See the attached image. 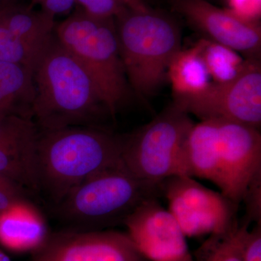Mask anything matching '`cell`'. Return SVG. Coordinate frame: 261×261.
<instances>
[{"mask_svg":"<svg viewBox=\"0 0 261 261\" xmlns=\"http://www.w3.org/2000/svg\"><path fill=\"white\" fill-rule=\"evenodd\" d=\"M27 199V190L18 183L0 174V212L18 201Z\"/></svg>","mask_w":261,"mask_h":261,"instance_id":"cell-22","label":"cell"},{"mask_svg":"<svg viewBox=\"0 0 261 261\" xmlns=\"http://www.w3.org/2000/svg\"><path fill=\"white\" fill-rule=\"evenodd\" d=\"M0 1L3 2V3H6V2L13 1V0H0Z\"/></svg>","mask_w":261,"mask_h":261,"instance_id":"cell-29","label":"cell"},{"mask_svg":"<svg viewBox=\"0 0 261 261\" xmlns=\"http://www.w3.org/2000/svg\"><path fill=\"white\" fill-rule=\"evenodd\" d=\"M34 99L32 70L0 61V118L16 115L32 119Z\"/></svg>","mask_w":261,"mask_h":261,"instance_id":"cell-17","label":"cell"},{"mask_svg":"<svg viewBox=\"0 0 261 261\" xmlns=\"http://www.w3.org/2000/svg\"><path fill=\"white\" fill-rule=\"evenodd\" d=\"M229 10L245 21L255 23L260 17L261 0H228Z\"/></svg>","mask_w":261,"mask_h":261,"instance_id":"cell-24","label":"cell"},{"mask_svg":"<svg viewBox=\"0 0 261 261\" xmlns=\"http://www.w3.org/2000/svg\"><path fill=\"white\" fill-rule=\"evenodd\" d=\"M261 176L254 180L249 187L243 201L246 204V215L244 220L247 222L255 221L260 224L261 220Z\"/></svg>","mask_w":261,"mask_h":261,"instance_id":"cell-23","label":"cell"},{"mask_svg":"<svg viewBox=\"0 0 261 261\" xmlns=\"http://www.w3.org/2000/svg\"><path fill=\"white\" fill-rule=\"evenodd\" d=\"M249 225L245 220H238L225 232L211 235L192 255L194 261H243Z\"/></svg>","mask_w":261,"mask_h":261,"instance_id":"cell-20","label":"cell"},{"mask_svg":"<svg viewBox=\"0 0 261 261\" xmlns=\"http://www.w3.org/2000/svg\"><path fill=\"white\" fill-rule=\"evenodd\" d=\"M195 45L214 83H227L238 78L250 61V58L243 59L231 48L205 38L200 39Z\"/></svg>","mask_w":261,"mask_h":261,"instance_id":"cell-19","label":"cell"},{"mask_svg":"<svg viewBox=\"0 0 261 261\" xmlns=\"http://www.w3.org/2000/svg\"><path fill=\"white\" fill-rule=\"evenodd\" d=\"M160 197V184L136 177L121 163L77 185L55 204V211L69 229L99 231L123 224L142 202Z\"/></svg>","mask_w":261,"mask_h":261,"instance_id":"cell-3","label":"cell"},{"mask_svg":"<svg viewBox=\"0 0 261 261\" xmlns=\"http://www.w3.org/2000/svg\"><path fill=\"white\" fill-rule=\"evenodd\" d=\"M160 188L186 238L224 233L238 220L240 205L190 176L166 178Z\"/></svg>","mask_w":261,"mask_h":261,"instance_id":"cell-8","label":"cell"},{"mask_svg":"<svg viewBox=\"0 0 261 261\" xmlns=\"http://www.w3.org/2000/svg\"><path fill=\"white\" fill-rule=\"evenodd\" d=\"M195 123L171 104L147 124L123 135L121 163L136 177L161 184L176 176H190L187 142Z\"/></svg>","mask_w":261,"mask_h":261,"instance_id":"cell-6","label":"cell"},{"mask_svg":"<svg viewBox=\"0 0 261 261\" xmlns=\"http://www.w3.org/2000/svg\"><path fill=\"white\" fill-rule=\"evenodd\" d=\"M0 261H11L9 257L0 249Z\"/></svg>","mask_w":261,"mask_h":261,"instance_id":"cell-27","label":"cell"},{"mask_svg":"<svg viewBox=\"0 0 261 261\" xmlns=\"http://www.w3.org/2000/svg\"><path fill=\"white\" fill-rule=\"evenodd\" d=\"M173 104L201 121L221 120L260 128L261 124V65L250 58L238 78L227 83L211 82L200 93L176 98Z\"/></svg>","mask_w":261,"mask_h":261,"instance_id":"cell-7","label":"cell"},{"mask_svg":"<svg viewBox=\"0 0 261 261\" xmlns=\"http://www.w3.org/2000/svg\"><path fill=\"white\" fill-rule=\"evenodd\" d=\"M33 82L32 118L39 129L99 128L100 117L110 116L88 73L56 34L33 69Z\"/></svg>","mask_w":261,"mask_h":261,"instance_id":"cell-1","label":"cell"},{"mask_svg":"<svg viewBox=\"0 0 261 261\" xmlns=\"http://www.w3.org/2000/svg\"><path fill=\"white\" fill-rule=\"evenodd\" d=\"M38 134L39 128L32 118L16 115L0 118V174L37 193Z\"/></svg>","mask_w":261,"mask_h":261,"instance_id":"cell-14","label":"cell"},{"mask_svg":"<svg viewBox=\"0 0 261 261\" xmlns=\"http://www.w3.org/2000/svg\"><path fill=\"white\" fill-rule=\"evenodd\" d=\"M221 193L240 205L249 187L261 176V135L257 128L215 120Z\"/></svg>","mask_w":261,"mask_h":261,"instance_id":"cell-9","label":"cell"},{"mask_svg":"<svg viewBox=\"0 0 261 261\" xmlns=\"http://www.w3.org/2000/svg\"><path fill=\"white\" fill-rule=\"evenodd\" d=\"M190 177L204 178L219 187L221 181L215 120L194 124L187 142Z\"/></svg>","mask_w":261,"mask_h":261,"instance_id":"cell-16","label":"cell"},{"mask_svg":"<svg viewBox=\"0 0 261 261\" xmlns=\"http://www.w3.org/2000/svg\"><path fill=\"white\" fill-rule=\"evenodd\" d=\"M174 6L205 39L244 53L247 58H258L261 29L256 23L245 21L205 0H175Z\"/></svg>","mask_w":261,"mask_h":261,"instance_id":"cell-13","label":"cell"},{"mask_svg":"<svg viewBox=\"0 0 261 261\" xmlns=\"http://www.w3.org/2000/svg\"><path fill=\"white\" fill-rule=\"evenodd\" d=\"M118 47L127 80L142 98L154 95L165 81L173 57L181 49L179 29L171 19L145 5L115 17Z\"/></svg>","mask_w":261,"mask_h":261,"instance_id":"cell-4","label":"cell"},{"mask_svg":"<svg viewBox=\"0 0 261 261\" xmlns=\"http://www.w3.org/2000/svg\"><path fill=\"white\" fill-rule=\"evenodd\" d=\"M167 81L171 83L173 99L191 97L205 90L211 80L196 45L181 49L170 63Z\"/></svg>","mask_w":261,"mask_h":261,"instance_id":"cell-18","label":"cell"},{"mask_svg":"<svg viewBox=\"0 0 261 261\" xmlns=\"http://www.w3.org/2000/svg\"><path fill=\"white\" fill-rule=\"evenodd\" d=\"M127 234L146 260L194 261L186 236L159 198L145 201L125 220Z\"/></svg>","mask_w":261,"mask_h":261,"instance_id":"cell-11","label":"cell"},{"mask_svg":"<svg viewBox=\"0 0 261 261\" xmlns=\"http://www.w3.org/2000/svg\"><path fill=\"white\" fill-rule=\"evenodd\" d=\"M31 1H32V3H36V4L40 5L41 3L44 2V0H31Z\"/></svg>","mask_w":261,"mask_h":261,"instance_id":"cell-28","label":"cell"},{"mask_svg":"<svg viewBox=\"0 0 261 261\" xmlns=\"http://www.w3.org/2000/svg\"><path fill=\"white\" fill-rule=\"evenodd\" d=\"M54 15L11 2L0 3V61L34 69L55 35Z\"/></svg>","mask_w":261,"mask_h":261,"instance_id":"cell-10","label":"cell"},{"mask_svg":"<svg viewBox=\"0 0 261 261\" xmlns=\"http://www.w3.org/2000/svg\"><path fill=\"white\" fill-rule=\"evenodd\" d=\"M55 34L87 72L110 116L114 118L133 91L120 55L113 18H95L77 7L56 25Z\"/></svg>","mask_w":261,"mask_h":261,"instance_id":"cell-5","label":"cell"},{"mask_svg":"<svg viewBox=\"0 0 261 261\" xmlns=\"http://www.w3.org/2000/svg\"><path fill=\"white\" fill-rule=\"evenodd\" d=\"M75 5L87 14L102 19L115 18L125 10L143 5L140 0H75Z\"/></svg>","mask_w":261,"mask_h":261,"instance_id":"cell-21","label":"cell"},{"mask_svg":"<svg viewBox=\"0 0 261 261\" xmlns=\"http://www.w3.org/2000/svg\"><path fill=\"white\" fill-rule=\"evenodd\" d=\"M32 261H147L126 233L68 229L49 234Z\"/></svg>","mask_w":261,"mask_h":261,"instance_id":"cell-12","label":"cell"},{"mask_svg":"<svg viewBox=\"0 0 261 261\" xmlns=\"http://www.w3.org/2000/svg\"><path fill=\"white\" fill-rule=\"evenodd\" d=\"M243 261H261V224L247 233L244 245Z\"/></svg>","mask_w":261,"mask_h":261,"instance_id":"cell-25","label":"cell"},{"mask_svg":"<svg viewBox=\"0 0 261 261\" xmlns=\"http://www.w3.org/2000/svg\"><path fill=\"white\" fill-rule=\"evenodd\" d=\"M123 135L95 127L39 129L36 146L38 193L56 204L96 173L121 163Z\"/></svg>","mask_w":261,"mask_h":261,"instance_id":"cell-2","label":"cell"},{"mask_svg":"<svg viewBox=\"0 0 261 261\" xmlns=\"http://www.w3.org/2000/svg\"><path fill=\"white\" fill-rule=\"evenodd\" d=\"M75 5V0H44L40 6L43 11L56 17L68 13Z\"/></svg>","mask_w":261,"mask_h":261,"instance_id":"cell-26","label":"cell"},{"mask_svg":"<svg viewBox=\"0 0 261 261\" xmlns=\"http://www.w3.org/2000/svg\"><path fill=\"white\" fill-rule=\"evenodd\" d=\"M49 234L42 215L27 199L0 212V245L7 250L34 252Z\"/></svg>","mask_w":261,"mask_h":261,"instance_id":"cell-15","label":"cell"}]
</instances>
